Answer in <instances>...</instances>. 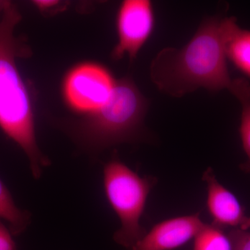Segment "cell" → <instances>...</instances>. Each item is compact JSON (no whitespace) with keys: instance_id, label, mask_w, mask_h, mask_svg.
<instances>
[{"instance_id":"cell-4","label":"cell","mask_w":250,"mask_h":250,"mask_svg":"<svg viewBox=\"0 0 250 250\" xmlns=\"http://www.w3.org/2000/svg\"><path fill=\"white\" fill-rule=\"evenodd\" d=\"M103 181L108 201L121 223L113 239L131 249L147 233L140 222L157 179L152 176L141 177L114 154L104 167Z\"/></svg>"},{"instance_id":"cell-16","label":"cell","mask_w":250,"mask_h":250,"mask_svg":"<svg viewBox=\"0 0 250 250\" xmlns=\"http://www.w3.org/2000/svg\"><path fill=\"white\" fill-rule=\"evenodd\" d=\"M1 4H2V1H0V8H1Z\"/></svg>"},{"instance_id":"cell-14","label":"cell","mask_w":250,"mask_h":250,"mask_svg":"<svg viewBox=\"0 0 250 250\" xmlns=\"http://www.w3.org/2000/svg\"><path fill=\"white\" fill-rule=\"evenodd\" d=\"M16 243L9 229L0 221V250H16Z\"/></svg>"},{"instance_id":"cell-7","label":"cell","mask_w":250,"mask_h":250,"mask_svg":"<svg viewBox=\"0 0 250 250\" xmlns=\"http://www.w3.org/2000/svg\"><path fill=\"white\" fill-rule=\"evenodd\" d=\"M202 180L207 186V205L212 225L224 230L250 229V217L232 192L219 183L211 167L205 171Z\"/></svg>"},{"instance_id":"cell-11","label":"cell","mask_w":250,"mask_h":250,"mask_svg":"<svg viewBox=\"0 0 250 250\" xmlns=\"http://www.w3.org/2000/svg\"><path fill=\"white\" fill-rule=\"evenodd\" d=\"M192 250H232V244L225 230L205 224L195 237Z\"/></svg>"},{"instance_id":"cell-5","label":"cell","mask_w":250,"mask_h":250,"mask_svg":"<svg viewBox=\"0 0 250 250\" xmlns=\"http://www.w3.org/2000/svg\"><path fill=\"white\" fill-rule=\"evenodd\" d=\"M117 80L106 67L84 62L72 68L63 83L64 98L74 111L89 116L108 101Z\"/></svg>"},{"instance_id":"cell-12","label":"cell","mask_w":250,"mask_h":250,"mask_svg":"<svg viewBox=\"0 0 250 250\" xmlns=\"http://www.w3.org/2000/svg\"><path fill=\"white\" fill-rule=\"evenodd\" d=\"M241 104L242 113L239 133L243 149L248 156V160L241 164L240 168L243 172L250 174V100Z\"/></svg>"},{"instance_id":"cell-15","label":"cell","mask_w":250,"mask_h":250,"mask_svg":"<svg viewBox=\"0 0 250 250\" xmlns=\"http://www.w3.org/2000/svg\"><path fill=\"white\" fill-rule=\"evenodd\" d=\"M33 3L39 9L43 11H49V10L57 7L59 4V1H54V0H39V1H33Z\"/></svg>"},{"instance_id":"cell-8","label":"cell","mask_w":250,"mask_h":250,"mask_svg":"<svg viewBox=\"0 0 250 250\" xmlns=\"http://www.w3.org/2000/svg\"><path fill=\"white\" fill-rule=\"evenodd\" d=\"M205 223L200 213L168 219L156 224L131 250H173L195 238Z\"/></svg>"},{"instance_id":"cell-6","label":"cell","mask_w":250,"mask_h":250,"mask_svg":"<svg viewBox=\"0 0 250 250\" xmlns=\"http://www.w3.org/2000/svg\"><path fill=\"white\" fill-rule=\"evenodd\" d=\"M155 26L154 6L149 0H125L116 17L118 42L112 52L116 60L128 56L133 61L152 36Z\"/></svg>"},{"instance_id":"cell-1","label":"cell","mask_w":250,"mask_h":250,"mask_svg":"<svg viewBox=\"0 0 250 250\" xmlns=\"http://www.w3.org/2000/svg\"><path fill=\"white\" fill-rule=\"evenodd\" d=\"M238 25L233 16L208 18L183 47L161 49L150 65V78L156 88L174 98L202 88L233 94L238 78H231L229 72L226 45Z\"/></svg>"},{"instance_id":"cell-3","label":"cell","mask_w":250,"mask_h":250,"mask_svg":"<svg viewBox=\"0 0 250 250\" xmlns=\"http://www.w3.org/2000/svg\"><path fill=\"white\" fill-rule=\"evenodd\" d=\"M148 106V100L134 81L124 77L117 80L103 107L71 126L70 134L81 146L93 152L132 142L143 134Z\"/></svg>"},{"instance_id":"cell-2","label":"cell","mask_w":250,"mask_h":250,"mask_svg":"<svg viewBox=\"0 0 250 250\" xmlns=\"http://www.w3.org/2000/svg\"><path fill=\"white\" fill-rule=\"evenodd\" d=\"M21 21L16 5L2 1L0 8V129L22 149L29 160L31 174L40 179L50 165L49 158L38 146L34 111L29 92L20 73L16 59L27 54L16 37Z\"/></svg>"},{"instance_id":"cell-9","label":"cell","mask_w":250,"mask_h":250,"mask_svg":"<svg viewBox=\"0 0 250 250\" xmlns=\"http://www.w3.org/2000/svg\"><path fill=\"white\" fill-rule=\"evenodd\" d=\"M31 214L15 203L9 189L0 179V219L5 220L13 236L24 232L31 223Z\"/></svg>"},{"instance_id":"cell-13","label":"cell","mask_w":250,"mask_h":250,"mask_svg":"<svg viewBox=\"0 0 250 250\" xmlns=\"http://www.w3.org/2000/svg\"><path fill=\"white\" fill-rule=\"evenodd\" d=\"M228 236L232 250H250V232L240 229H229Z\"/></svg>"},{"instance_id":"cell-10","label":"cell","mask_w":250,"mask_h":250,"mask_svg":"<svg viewBox=\"0 0 250 250\" xmlns=\"http://www.w3.org/2000/svg\"><path fill=\"white\" fill-rule=\"evenodd\" d=\"M227 58L237 70L250 79V30L237 26L226 45Z\"/></svg>"}]
</instances>
